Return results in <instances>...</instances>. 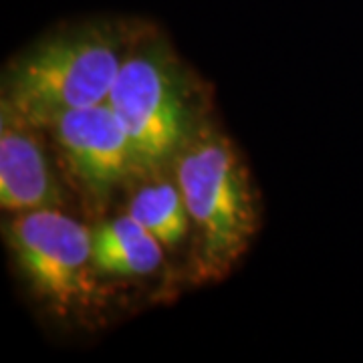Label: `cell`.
Masks as SVG:
<instances>
[{"instance_id": "cell-1", "label": "cell", "mask_w": 363, "mask_h": 363, "mask_svg": "<svg viewBox=\"0 0 363 363\" xmlns=\"http://www.w3.org/2000/svg\"><path fill=\"white\" fill-rule=\"evenodd\" d=\"M125 57L123 37L111 25L71 26L14 61L2 99L40 125L57 113L107 101Z\"/></svg>"}, {"instance_id": "cell-2", "label": "cell", "mask_w": 363, "mask_h": 363, "mask_svg": "<svg viewBox=\"0 0 363 363\" xmlns=\"http://www.w3.org/2000/svg\"><path fill=\"white\" fill-rule=\"evenodd\" d=\"M176 164L190 220L198 228L202 257L220 271L242 255L255 233V206L247 172L220 131L196 125Z\"/></svg>"}, {"instance_id": "cell-3", "label": "cell", "mask_w": 363, "mask_h": 363, "mask_svg": "<svg viewBox=\"0 0 363 363\" xmlns=\"http://www.w3.org/2000/svg\"><path fill=\"white\" fill-rule=\"evenodd\" d=\"M107 104L128 133L135 174L168 166L196 130L180 63L154 43L128 52Z\"/></svg>"}, {"instance_id": "cell-4", "label": "cell", "mask_w": 363, "mask_h": 363, "mask_svg": "<svg viewBox=\"0 0 363 363\" xmlns=\"http://www.w3.org/2000/svg\"><path fill=\"white\" fill-rule=\"evenodd\" d=\"M9 242L26 279L43 297L71 301L85 293L93 267L91 230L59 208L18 212Z\"/></svg>"}, {"instance_id": "cell-5", "label": "cell", "mask_w": 363, "mask_h": 363, "mask_svg": "<svg viewBox=\"0 0 363 363\" xmlns=\"http://www.w3.org/2000/svg\"><path fill=\"white\" fill-rule=\"evenodd\" d=\"M37 128L51 130L71 174L89 194L107 198L135 174L128 133L107 101L57 113Z\"/></svg>"}, {"instance_id": "cell-6", "label": "cell", "mask_w": 363, "mask_h": 363, "mask_svg": "<svg viewBox=\"0 0 363 363\" xmlns=\"http://www.w3.org/2000/svg\"><path fill=\"white\" fill-rule=\"evenodd\" d=\"M37 125L2 99L0 116V206L28 212L61 206L49 160L35 135Z\"/></svg>"}, {"instance_id": "cell-7", "label": "cell", "mask_w": 363, "mask_h": 363, "mask_svg": "<svg viewBox=\"0 0 363 363\" xmlns=\"http://www.w3.org/2000/svg\"><path fill=\"white\" fill-rule=\"evenodd\" d=\"M93 269L107 277H143L157 271L164 245L128 212L93 230Z\"/></svg>"}, {"instance_id": "cell-8", "label": "cell", "mask_w": 363, "mask_h": 363, "mask_svg": "<svg viewBox=\"0 0 363 363\" xmlns=\"http://www.w3.org/2000/svg\"><path fill=\"white\" fill-rule=\"evenodd\" d=\"M128 214L152 233L166 248H174L192 224L178 182L143 186L130 200Z\"/></svg>"}]
</instances>
